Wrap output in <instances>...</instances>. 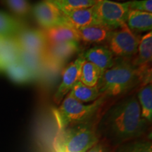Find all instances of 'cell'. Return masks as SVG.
Returning a JSON list of instances; mask_svg holds the SVG:
<instances>
[{"instance_id": "17", "label": "cell", "mask_w": 152, "mask_h": 152, "mask_svg": "<svg viewBox=\"0 0 152 152\" xmlns=\"http://www.w3.org/2000/svg\"><path fill=\"white\" fill-rule=\"evenodd\" d=\"M26 28L28 27L23 20L0 11V35L14 37Z\"/></svg>"}, {"instance_id": "23", "label": "cell", "mask_w": 152, "mask_h": 152, "mask_svg": "<svg viewBox=\"0 0 152 152\" xmlns=\"http://www.w3.org/2000/svg\"><path fill=\"white\" fill-rule=\"evenodd\" d=\"M14 16L23 20L32 14V7L28 0H2Z\"/></svg>"}, {"instance_id": "20", "label": "cell", "mask_w": 152, "mask_h": 152, "mask_svg": "<svg viewBox=\"0 0 152 152\" xmlns=\"http://www.w3.org/2000/svg\"><path fill=\"white\" fill-rule=\"evenodd\" d=\"M141 114L143 118L148 123L152 121V86L151 83H147L139 90L137 94Z\"/></svg>"}, {"instance_id": "1", "label": "cell", "mask_w": 152, "mask_h": 152, "mask_svg": "<svg viewBox=\"0 0 152 152\" xmlns=\"http://www.w3.org/2000/svg\"><path fill=\"white\" fill-rule=\"evenodd\" d=\"M149 123L142 116L135 96L118 102L106 112L100 121L98 130L114 144H122L145 133Z\"/></svg>"}, {"instance_id": "27", "label": "cell", "mask_w": 152, "mask_h": 152, "mask_svg": "<svg viewBox=\"0 0 152 152\" xmlns=\"http://www.w3.org/2000/svg\"><path fill=\"white\" fill-rule=\"evenodd\" d=\"M87 152H110V151L108 147L104 144L97 142Z\"/></svg>"}, {"instance_id": "24", "label": "cell", "mask_w": 152, "mask_h": 152, "mask_svg": "<svg viewBox=\"0 0 152 152\" xmlns=\"http://www.w3.org/2000/svg\"><path fill=\"white\" fill-rule=\"evenodd\" d=\"M100 0H51L61 11H69L94 7Z\"/></svg>"}, {"instance_id": "13", "label": "cell", "mask_w": 152, "mask_h": 152, "mask_svg": "<svg viewBox=\"0 0 152 152\" xmlns=\"http://www.w3.org/2000/svg\"><path fill=\"white\" fill-rule=\"evenodd\" d=\"M48 45L68 41H79L77 31L68 26H56L47 29H42Z\"/></svg>"}, {"instance_id": "8", "label": "cell", "mask_w": 152, "mask_h": 152, "mask_svg": "<svg viewBox=\"0 0 152 152\" xmlns=\"http://www.w3.org/2000/svg\"><path fill=\"white\" fill-rule=\"evenodd\" d=\"M85 61L83 56L80 55L75 60L68 64L63 70L61 81L54 96L55 103H61L66 95L71 92L75 83L79 80L80 68Z\"/></svg>"}, {"instance_id": "10", "label": "cell", "mask_w": 152, "mask_h": 152, "mask_svg": "<svg viewBox=\"0 0 152 152\" xmlns=\"http://www.w3.org/2000/svg\"><path fill=\"white\" fill-rule=\"evenodd\" d=\"M80 49L79 41H68L50 44L47 47L44 55L47 60L64 66Z\"/></svg>"}, {"instance_id": "22", "label": "cell", "mask_w": 152, "mask_h": 152, "mask_svg": "<svg viewBox=\"0 0 152 152\" xmlns=\"http://www.w3.org/2000/svg\"><path fill=\"white\" fill-rule=\"evenodd\" d=\"M102 73L99 69L92 63L85 61L81 66L79 80L90 87L97 85Z\"/></svg>"}, {"instance_id": "21", "label": "cell", "mask_w": 152, "mask_h": 152, "mask_svg": "<svg viewBox=\"0 0 152 152\" xmlns=\"http://www.w3.org/2000/svg\"><path fill=\"white\" fill-rule=\"evenodd\" d=\"M4 73L11 80L18 84H25L35 80L31 72L19 61L11 64Z\"/></svg>"}, {"instance_id": "3", "label": "cell", "mask_w": 152, "mask_h": 152, "mask_svg": "<svg viewBox=\"0 0 152 152\" xmlns=\"http://www.w3.org/2000/svg\"><path fill=\"white\" fill-rule=\"evenodd\" d=\"M104 96L90 104H84L67 94L59 107L54 110V115L59 130L71 125L87 123L97 113L104 102Z\"/></svg>"}, {"instance_id": "5", "label": "cell", "mask_w": 152, "mask_h": 152, "mask_svg": "<svg viewBox=\"0 0 152 152\" xmlns=\"http://www.w3.org/2000/svg\"><path fill=\"white\" fill-rule=\"evenodd\" d=\"M92 8L96 24L103 25L113 30L126 24L130 11L128 1L120 3L111 0H100Z\"/></svg>"}, {"instance_id": "14", "label": "cell", "mask_w": 152, "mask_h": 152, "mask_svg": "<svg viewBox=\"0 0 152 152\" xmlns=\"http://www.w3.org/2000/svg\"><path fill=\"white\" fill-rule=\"evenodd\" d=\"M18 61L31 72L35 80L39 79L45 61L43 53L28 52L19 49Z\"/></svg>"}, {"instance_id": "2", "label": "cell", "mask_w": 152, "mask_h": 152, "mask_svg": "<svg viewBox=\"0 0 152 152\" xmlns=\"http://www.w3.org/2000/svg\"><path fill=\"white\" fill-rule=\"evenodd\" d=\"M148 66H134L128 59L115 61L101 76L97 87L102 96H117L128 92L145 77Z\"/></svg>"}, {"instance_id": "4", "label": "cell", "mask_w": 152, "mask_h": 152, "mask_svg": "<svg viewBox=\"0 0 152 152\" xmlns=\"http://www.w3.org/2000/svg\"><path fill=\"white\" fill-rule=\"evenodd\" d=\"M97 142L98 135L92 125L81 123L60 130L54 147L56 152H87Z\"/></svg>"}, {"instance_id": "9", "label": "cell", "mask_w": 152, "mask_h": 152, "mask_svg": "<svg viewBox=\"0 0 152 152\" xmlns=\"http://www.w3.org/2000/svg\"><path fill=\"white\" fill-rule=\"evenodd\" d=\"M14 37L20 50L44 54L48 45L42 30L26 28Z\"/></svg>"}, {"instance_id": "25", "label": "cell", "mask_w": 152, "mask_h": 152, "mask_svg": "<svg viewBox=\"0 0 152 152\" xmlns=\"http://www.w3.org/2000/svg\"><path fill=\"white\" fill-rule=\"evenodd\" d=\"M115 152H152V144L144 140L130 141L121 144Z\"/></svg>"}, {"instance_id": "7", "label": "cell", "mask_w": 152, "mask_h": 152, "mask_svg": "<svg viewBox=\"0 0 152 152\" xmlns=\"http://www.w3.org/2000/svg\"><path fill=\"white\" fill-rule=\"evenodd\" d=\"M32 14L42 29L56 26L71 27L62 11L51 0H42L36 3L32 7Z\"/></svg>"}, {"instance_id": "16", "label": "cell", "mask_w": 152, "mask_h": 152, "mask_svg": "<svg viewBox=\"0 0 152 152\" xmlns=\"http://www.w3.org/2000/svg\"><path fill=\"white\" fill-rule=\"evenodd\" d=\"M126 24L132 32L151 31L152 13L130 10L127 17Z\"/></svg>"}, {"instance_id": "12", "label": "cell", "mask_w": 152, "mask_h": 152, "mask_svg": "<svg viewBox=\"0 0 152 152\" xmlns=\"http://www.w3.org/2000/svg\"><path fill=\"white\" fill-rule=\"evenodd\" d=\"M113 30L111 28L101 24H92L76 29L80 41L99 44L107 42Z\"/></svg>"}, {"instance_id": "19", "label": "cell", "mask_w": 152, "mask_h": 152, "mask_svg": "<svg viewBox=\"0 0 152 152\" xmlns=\"http://www.w3.org/2000/svg\"><path fill=\"white\" fill-rule=\"evenodd\" d=\"M68 94H70L82 103L94 102L102 96L97 85L94 87L87 86L80 80L75 83Z\"/></svg>"}, {"instance_id": "11", "label": "cell", "mask_w": 152, "mask_h": 152, "mask_svg": "<svg viewBox=\"0 0 152 152\" xmlns=\"http://www.w3.org/2000/svg\"><path fill=\"white\" fill-rule=\"evenodd\" d=\"M85 61L96 66L103 74L114 64V56L107 46H95L81 54Z\"/></svg>"}, {"instance_id": "15", "label": "cell", "mask_w": 152, "mask_h": 152, "mask_svg": "<svg viewBox=\"0 0 152 152\" xmlns=\"http://www.w3.org/2000/svg\"><path fill=\"white\" fill-rule=\"evenodd\" d=\"M92 7L69 11H62V13L68 19L71 27L76 30L92 24H96Z\"/></svg>"}, {"instance_id": "6", "label": "cell", "mask_w": 152, "mask_h": 152, "mask_svg": "<svg viewBox=\"0 0 152 152\" xmlns=\"http://www.w3.org/2000/svg\"><path fill=\"white\" fill-rule=\"evenodd\" d=\"M140 38L132 32L127 24L113 30L108 42V48L113 56L123 59L135 56Z\"/></svg>"}, {"instance_id": "18", "label": "cell", "mask_w": 152, "mask_h": 152, "mask_svg": "<svg viewBox=\"0 0 152 152\" xmlns=\"http://www.w3.org/2000/svg\"><path fill=\"white\" fill-rule=\"evenodd\" d=\"M135 58L132 61L134 66H148L152 58V33L149 32L142 36L139 42Z\"/></svg>"}, {"instance_id": "26", "label": "cell", "mask_w": 152, "mask_h": 152, "mask_svg": "<svg viewBox=\"0 0 152 152\" xmlns=\"http://www.w3.org/2000/svg\"><path fill=\"white\" fill-rule=\"evenodd\" d=\"M130 10L152 12V0H133L128 1Z\"/></svg>"}]
</instances>
